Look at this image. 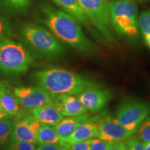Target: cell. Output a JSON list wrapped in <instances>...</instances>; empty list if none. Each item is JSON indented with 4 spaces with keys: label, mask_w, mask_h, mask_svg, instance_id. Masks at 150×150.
Masks as SVG:
<instances>
[{
    "label": "cell",
    "mask_w": 150,
    "mask_h": 150,
    "mask_svg": "<svg viewBox=\"0 0 150 150\" xmlns=\"http://www.w3.org/2000/svg\"><path fill=\"white\" fill-rule=\"evenodd\" d=\"M40 22L58 40L81 53L91 54L95 51V44L87 37L80 22L74 17L45 3L40 5Z\"/></svg>",
    "instance_id": "1"
},
{
    "label": "cell",
    "mask_w": 150,
    "mask_h": 150,
    "mask_svg": "<svg viewBox=\"0 0 150 150\" xmlns=\"http://www.w3.org/2000/svg\"><path fill=\"white\" fill-rule=\"evenodd\" d=\"M33 79L38 86L54 97L77 95L88 88L96 85L81 75L59 67L37 71L33 74Z\"/></svg>",
    "instance_id": "2"
},
{
    "label": "cell",
    "mask_w": 150,
    "mask_h": 150,
    "mask_svg": "<svg viewBox=\"0 0 150 150\" xmlns=\"http://www.w3.org/2000/svg\"><path fill=\"white\" fill-rule=\"evenodd\" d=\"M20 34L29 47L47 58L63 56L65 49L50 30L33 23H24L20 27Z\"/></svg>",
    "instance_id": "3"
},
{
    "label": "cell",
    "mask_w": 150,
    "mask_h": 150,
    "mask_svg": "<svg viewBox=\"0 0 150 150\" xmlns=\"http://www.w3.org/2000/svg\"><path fill=\"white\" fill-rule=\"evenodd\" d=\"M108 8L112 27L118 35L129 39L138 37L139 16L135 1L112 0L108 1Z\"/></svg>",
    "instance_id": "4"
},
{
    "label": "cell",
    "mask_w": 150,
    "mask_h": 150,
    "mask_svg": "<svg viewBox=\"0 0 150 150\" xmlns=\"http://www.w3.org/2000/svg\"><path fill=\"white\" fill-rule=\"evenodd\" d=\"M33 59L20 43L6 38L0 42V71L6 74L26 72Z\"/></svg>",
    "instance_id": "5"
},
{
    "label": "cell",
    "mask_w": 150,
    "mask_h": 150,
    "mask_svg": "<svg viewBox=\"0 0 150 150\" xmlns=\"http://www.w3.org/2000/svg\"><path fill=\"white\" fill-rule=\"evenodd\" d=\"M79 2L92 25L106 40L114 41L107 0H79Z\"/></svg>",
    "instance_id": "6"
},
{
    "label": "cell",
    "mask_w": 150,
    "mask_h": 150,
    "mask_svg": "<svg viewBox=\"0 0 150 150\" xmlns=\"http://www.w3.org/2000/svg\"><path fill=\"white\" fill-rule=\"evenodd\" d=\"M149 112L150 106L148 103L130 99L120 106L116 118L127 130L134 134Z\"/></svg>",
    "instance_id": "7"
},
{
    "label": "cell",
    "mask_w": 150,
    "mask_h": 150,
    "mask_svg": "<svg viewBox=\"0 0 150 150\" xmlns=\"http://www.w3.org/2000/svg\"><path fill=\"white\" fill-rule=\"evenodd\" d=\"M13 93L20 106L27 109L32 110L54 102V97L40 86L17 87Z\"/></svg>",
    "instance_id": "8"
},
{
    "label": "cell",
    "mask_w": 150,
    "mask_h": 150,
    "mask_svg": "<svg viewBox=\"0 0 150 150\" xmlns=\"http://www.w3.org/2000/svg\"><path fill=\"white\" fill-rule=\"evenodd\" d=\"M133 135L116 117L106 116L97 121V137L106 142L125 141Z\"/></svg>",
    "instance_id": "9"
},
{
    "label": "cell",
    "mask_w": 150,
    "mask_h": 150,
    "mask_svg": "<svg viewBox=\"0 0 150 150\" xmlns=\"http://www.w3.org/2000/svg\"><path fill=\"white\" fill-rule=\"evenodd\" d=\"M77 97L88 111L95 113L108 104L112 98V95L107 90L95 85L78 94Z\"/></svg>",
    "instance_id": "10"
},
{
    "label": "cell",
    "mask_w": 150,
    "mask_h": 150,
    "mask_svg": "<svg viewBox=\"0 0 150 150\" xmlns=\"http://www.w3.org/2000/svg\"><path fill=\"white\" fill-rule=\"evenodd\" d=\"M53 104L64 117H73L87 113L88 110L74 95H60L54 97Z\"/></svg>",
    "instance_id": "11"
},
{
    "label": "cell",
    "mask_w": 150,
    "mask_h": 150,
    "mask_svg": "<svg viewBox=\"0 0 150 150\" xmlns=\"http://www.w3.org/2000/svg\"><path fill=\"white\" fill-rule=\"evenodd\" d=\"M95 137H97V121L90 117L81 124L70 136L61 139L59 144L61 145L72 144Z\"/></svg>",
    "instance_id": "12"
},
{
    "label": "cell",
    "mask_w": 150,
    "mask_h": 150,
    "mask_svg": "<svg viewBox=\"0 0 150 150\" xmlns=\"http://www.w3.org/2000/svg\"><path fill=\"white\" fill-rule=\"evenodd\" d=\"M53 2L68 14L76 18L81 24L85 26V27L91 31V33L95 36L98 37L99 35L95 30L92 28V24L85 13L82 10L81 7L79 2V0H52Z\"/></svg>",
    "instance_id": "13"
},
{
    "label": "cell",
    "mask_w": 150,
    "mask_h": 150,
    "mask_svg": "<svg viewBox=\"0 0 150 150\" xmlns=\"http://www.w3.org/2000/svg\"><path fill=\"white\" fill-rule=\"evenodd\" d=\"M31 129L40 144H59L61 142L57 132L54 127L44 125L38 121L33 116L29 117Z\"/></svg>",
    "instance_id": "14"
},
{
    "label": "cell",
    "mask_w": 150,
    "mask_h": 150,
    "mask_svg": "<svg viewBox=\"0 0 150 150\" xmlns=\"http://www.w3.org/2000/svg\"><path fill=\"white\" fill-rule=\"evenodd\" d=\"M11 139L36 144L38 140L30 125L29 117H18L13 122Z\"/></svg>",
    "instance_id": "15"
},
{
    "label": "cell",
    "mask_w": 150,
    "mask_h": 150,
    "mask_svg": "<svg viewBox=\"0 0 150 150\" xmlns=\"http://www.w3.org/2000/svg\"><path fill=\"white\" fill-rule=\"evenodd\" d=\"M0 101L3 110L11 117L20 115L21 106L13 91H11L10 86L6 82H0Z\"/></svg>",
    "instance_id": "16"
},
{
    "label": "cell",
    "mask_w": 150,
    "mask_h": 150,
    "mask_svg": "<svg viewBox=\"0 0 150 150\" xmlns=\"http://www.w3.org/2000/svg\"><path fill=\"white\" fill-rule=\"evenodd\" d=\"M31 115L44 125L54 127L64 117L53 103L42 105L31 110Z\"/></svg>",
    "instance_id": "17"
},
{
    "label": "cell",
    "mask_w": 150,
    "mask_h": 150,
    "mask_svg": "<svg viewBox=\"0 0 150 150\" xmlns=\"http://www.w3.org/2000/svg\"><path fill=\"white\" fill-rule=\"evenodd\" d=\"M90 117V115L87 113L73 117H63L59 123L54 126V128L61 140L70 136L81 124Z\"/></svg>",
    "instance_id": "18"
},
{
    "label": "cell",
    "mask_w": 150,
    "mask_h": 150,
    "mask_svg": "<svg viewBox=\"0 0 150 150\" xmlns=\"http://www.w3.org/2000/svg\"><path fill=\"white\" fill-rule=\"evenodd\" d=\"M32 0H0V4L13 13H26L31 5Z\"/></svg>",
    "instance_id": "19"
},
{
    "label": "cell",
    "mask_w": 150,
    "mask_h": 150,
    "mask_svg": "<svg viewBox=\"0 0 150 150\" xmlns=\"http://www.w3.org/2000/svg\"><path fill=\"white\" fill-rule=\"evenodd\" d=\"M140 33L142 38L150 35V9L144 11L138 18Z\"/></svg>",
    "instance_id": "20"
},
{
    "label": "cell",
    "mask_w": 150,
    "mask_h": 150,
    "mask_svg": "<svg viewBox=\"0 0 150 150\" xmlns=\"http://www.w3.org/2000/svg\"><path fill=\"white\" fill-rule=\"evenodd\" d=\"M136 137L142 142H150V115L140 124L136 131Z\"/></svg>",
    "instance_id": "21"
},
{
    "label": "cell",
    "mask_w": 150,
    "mask_h": 150,
    "mask_svg": "<svg viewBox=\"0 0 150 150\" xmlns=\"http://www.w3.org/2000/svg\"><path fill=\"white\" fill-rule=\"evenodd\" d=\"M13 122L10 119L0 121V147L8 141L12 132Z\"/></svg>",
    "instance_id": "22"
},
{
    "label": "cell",
    "mask_w": 150,
    "mask_h": 150,
    "mask_svg": "<svg viewBox=\"0 0 150 150\" xmlns=\"http://www.w3.org/2000/svg\"><path fill=\"white\" fill-rule=\"evenodd\" d=\"M12 35V27L10 22L4 17L0 16V42Z\"/></svg>",
    "instance_id": "23"
},
{
    "label": "cell",
    "mask_w": 150,
    "mask_h": 150,
    "mask_svg": "<svg viewBox=\"0 0 150 150\" xmlns=\"http://www.w3.org/2000/svg\"><path fill=\"white\" fill-rule=\"evenodd\" d=\"M7 150H36L35 144L12 140Z\"/></svg>",
    "instance_id": "24"
},
{
    "label": "cell",
    "mask_w": 150,
    "mask_h": 150,
    "mask_svg": "<svg viewBox=\"0 0 150 150\" xmlns=\"http://www.w3.org/2000/svg\"><path fill=\"white\" fill-rule=\"evenodd\" d=\"M110 142L105 141L98 137L92 138L90 143V150H107Z\"/></svg>",
    "instance_id": "25"
},
{
    "label": "cell",
    "mask_w": 150,
    "mask_h": 150,
    "mask_svg": "<svg viewBox=\"0 0 150 150\" xmlns=\"http://www.w3.org/2000/svg\"><path fill=\"white\" fill-rule=\"evenodd\" d=\"M127 150H145L143 142L138 139L136 136H131L126 142Z\"/></svg>",
    "instance_id": "26"
},
{
    "label": "cell",
    "mask_w": 150,
    "mask_h": 150,
    "mask_svg": "<svg viewBox=\"0 0 150 150\" xmlns=\"http://www.w3.org/2000/svg\"><path fill=\"white\" fill-rule=\"evenodd\" d=\"M91 139L74 142L72 144H67V145L62 146L66 148L67 150H90V143H91Z\"/></svg>",
    "instance_id": "27"
},
{
    "label": "cell",
    "mask_w": 150,
    "mask_h": 150,
    "mask_svg": "<svg viewBox=\"0 0 150 150\" xmlns=\"http://www.w3.org/2000/svg\"><path fill=\"white\" fill-rule=\"evenodd\" d=\"M36 150H67L60 144H40Z\"/></svg>",
    "instance_id": "28"
},
{
    "label": "cell",
    "mask_w": 150,
    "mask_h": 150,
    "mask_svg": "<svg viewBox=\"0 0 150 150\" xmlns=\"http://www.w3.org/2000/svg\"><path fill=\"white\" fill-rule=\"evenodd\" d=\"M107 150H127L126 142L125 141L110 142Z\"/></svg>",
    "instance_id": "29"
},
{
    "label": "cell",
    "mask_w": 150,
    "mask_h": 150,
    "mask_svg": "<svg viewBox=\"0 0 150 150\" xmlns=\"http://www.w3.org/2000/svg\"><path fill=\"white\" fill-rule=\"evenodd\" d=\"M11 117H11L10 115H8L6 112L3 111V110L0 111V121L3 120H6V119H10Z\"/></svg>",
    "instance_id": "30"
},
{
    "label": "cell",
    "mask_w": 150,
    "mask_h": 150,
    "mask_svg": "<svg viewBox=\"0 0 150 150\" xmlns=\"http://www.w3.org/2000/svg\"><path fill=\"white\" fill-rule=\"evenodd\" d=\"M143 39H144V41H145L146 45H147L148 49H149V51H150V35H147V36H146L145 38H143Z\"/></svg>",
    "instance_id": "31"
},
{
    "label": "cell",
    "mask_w": 150,
    "mask_h": 150,
    "mask_svg": "<svg viewBox=\"0 0 150 150\" xmlns=\"http://www.w3.org/2000/svg\"><path fill=\"white\" fill-rule=\"evenodd\" d=\"M144 149L150 150V142H143Z\"/></svg>",
    "instance_id": "32"
},
{
    "label": "cell",
    "mask_w": 150,
    "mask_h": 150,
    "mask_svg": "<svg viewBox=\"0 0 150 150\" xmlns=\"http://www.w3.org/2000/svg\"><path fill=\"white\" fill-rule=\"evenodd\" d=\"M1 110H3V109H2V106H1V101H0V111H1ZM3 111H4V110H3Z\"/></svg>",
    "instance_id": "33"
},
{
    "label": "cell",
    "mask_w": 150,
    "mask_h": 150,
    "mask_svg": "<svg viewBox=\"0 0 150 150\" xmlns=\"http://www.w3.org/2000/svg\"><path fill=\"white\" fill-rule=\"evenodd\" d=\"M131 1H135V2H136V1H144V0H131Z\"/></svg>",
    "instance_id": "34"
},
{
    "label": "cell",
    "mask_w": 150,
    "mask_h": 150,
    "mask_svg": "<svg viewBox=\"0 0 150 150\" xmlns=\"http://www.w3.org/2000/svg\"><path fill=\"white\" fill-rule=\"evenodd\" d=\"M107 1H108V0H107Z\"/></svg>",
    "instance_id": "35"
}]
</instances>
